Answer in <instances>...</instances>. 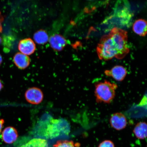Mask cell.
<instances>
[{
  "label": "cell",
  "instance_id": "obj_14",
  "mask_svg": "<svg viewBox=\"0 0 147 147\" xmlns=\"http://www.w3.org/2000/svg\"><path fill=\"white\" fill-rule=\"evenodd\" d=\"M133 30L136 34L139 36H146L147 33L146 21L143 19L137 20L134 24Z\"/></svg>",
  "mask_w": 147,
  "mask_h": 147
},
{
  "label": "cell",
  "instance_id": "obj_21",
  "mask_svg": "<svg viewBox=\"0 0 147 147\" xmlns=\"http://www.w3.org/2000/svg\"><path fill=\"white\" fill-rule=\"evenodd\" d=\"M3 87V84L1 80H0V91L2 89Z\"/></svg>",
  "mask_w": 147,
  "mask_h": 147
},
{
  "label": "cell",
  "instance_id": "obj_20",
  "mask_svg": "<svg viewBox=\"0 0 147 147\" xmlns=\"http://www.w3.org/2000/svg\"><path fill=\"white\" fill-rule=\"evenodd\" d=\"M3 21V18L1 16V12H0V33L2 32V28L1 22Z\"/></svg>",
  "mask_w": 147,
  "mask_h": 147
},
{
  "label": "cell",
  "instance_id": "obj_6",
  "mask_svg": "<svg viewBox=\"0 0 147 147\" xmlns=\"http://www.w3.org/2000/svg\"><path fill=\"white\" fill-rule=\"evenodd\" d=\"M25 96L28 102L33 105L41 103L44 98L43 92L37 87L29 88L25 92Z\"/></svg>",
  "mask_w": 147,
  "mask_h": 147
},
{
  "label": "cell",
  "instance_id": "obj_8",
  "mask_svg": "<svg viewBox=\"0 0 147 147\" xmlns=\"http://www.w3.org/2000/svg\"><path fill=\"white\" fill-rule=\"evenodd\" d=\"M105 74L107 76L111 77L118 82H122L127 74L125 68L122 66L117 65L110 70H106Z\"/></svg>",
  "mask_w": 147,
  "mask_h": 147
},
{
  "label": "cell",
  "instance_id": "obj_2",
  "mask_svg": "<svg viewBox=\"0 0 147 147\" xmlns=\"http://www.w3.org/2000/svg\"><path fill=\"white\" fill-rule=\"evenodd\" d=\"M94 95L97 103H111L116 96L117 84L107 80L95 84Z\"/></svg>",
  "mask_w": 147,
  "mask_h": 147
},
{
  "label": "cell",
  "instance_id": "obj_12",
  "mask_svg": "<svg viewBox=\"0 0 147 147\" xmlns=\"http://www.w3.org/2000/svg\"><path fill=\"white\" fill-rule=\"evenodd\" d=\"M13 61L18 69H24L28 67L30 63V59L27 55L18 53L14 56Z\"/></svg>",
  "mask_w": 147,
  "mask_h": 147
},
{
  "label": "cell",
  "instance_id": "obj_19",
  "mask_svg": "<svg viewBox=\"0 0 147 147\" xmlns=\"http://www.w3.org/2000/svg\"><path fill=\"white\" fill-rule=\"evenodd\" d=\"M4 120L3 119H0V133H1L4 123Z\"/></svg>",
  "mask_w": 147,
  "mask_h": 147
},
{
  "label": "cell",
  "instance_id": "obj_3",
  "mask_svg": "<svg viewBox=\"0 0 147 147\" xmlns=\"http://www.w3.org/2000/svg\"><path fill=\"white\" fill-rule=\"evenodd\" d=\"M111 36L117 52V58L122 59L129 52L127 45V34L126 31L117 27L112 29Z\"/></svg>",
  "mask_w": 147,
  "mask_h": 147
},
{
  "label": "cell",
  "instance_id": "obj_5",
  "mask_svg": "<svg viewBox=\"0 0 147 147\" xmlns=\"http://www.w3.org/2000/svg\"><path fill=\"white\" fill-rule=\"evenodd\" d=\"M97 52L100 60H105L117 58V52L110 35H107L101 38L97 47Z\"/></svg>",
  "mask_w": 147,
  "mask_h": 147
},
{
  "label": "cell",
  "instance_id": "obj_23",
  "mask_svg": "<svg viewBox=\"0 0 147 147\" xmlns=\"http://www.w3.org/2000/svg\"><path fill=\"white\" fill-rule=\"evenodd\" d=\"M1 42H2L1 38V37H0V44H1Z\"/></svg>",
  "mask_w": 147,
  "mask_h": 147
},
{
  "label": "cell",
  "instance_id": "obj_17",
  "mask_svg": "<svg viewBox=\"0 0 147 147\" xmlns=\"http://www.w3.org/2000/svg\"><path fill=\"white\" fill-rule=\"evenodd\" d=\"M80 144L78 143H75L70 140H59L53 146V147H80Z\"/></svg>",
  "mask_w": 147,
  "mask_h": 147
},
{
  "label": "cell",
  "instance_id": "obj_10",
  "mask_svg": "<svg viewBox=\"0 0 147 147\" xmlns=\"http://www.w3.org/2000/svg\"><path fill=\"white\" fill-rule=\"evenodd\" d=\"M18 137L17 130L13 127L5 128L2 132L1 137L3 140L7 144H11L15 142Z\"/></svg>",
  "mask_w": 147,
  "mask_h": 147
},
{
  "label": "cell",
  "instance_id": "obj_16",
  "mask_svg": "<svg viewBox=\"0 0 147 147\" xmlns=\"http://www.w3.org/2000/svg\"><path fill=\"white\" fill-rule=\"evenodd\" d=\"M34 39L36 43L38 45H44L49 41V37L45 31L40 30L35 33Z\"/></svg>",
  "mask_w": 147,
  "mask_h": 147
},
{
  "label": "cell",
  "instance_id": "obj_1",
  "mask_svg": "<svg viewBox=\"0 0 147 147\" xmlns=\"http://www.w3.org/2000/svg\"><path fill=\"white\" fill-rule=\"evenodd\" d=\"M69 125L63 119H54L49 116L43 117L36 129V134L46 139H53L63 135H68Z\"/></svg>",
  "mask_w": 147,
  "mask_h": 147
},
{
  "label": "cell",
  "instance_id": "obj_24",
  "mask_svg": "<svg viewBox=\"0 0 147 147\" xmlns=\"http://www.w3.org/2000/svg\"><path fill=\"white\" fill-rule=\"evenodd\" d=\"M1 137V135L0 136V138Z\"/></svg>",
  "mask_w": 147,
  "mask_h": 147
},
{
  "label": "cell",
  "instance_id": "obj_9",
  "mask_svg": "<svg viewBox=\"0 0 147 147\" xmlns=\"http://www.w3.org/2000/svg\"><path fill=\"white\" fill-rule=\"evenodd\" d=\"M18 49L22 54L30 55L34 52L36 46L34 42L30 38H27L21 40L18 46Z\"/></svg>",
  "mask_w": 147,
  "mask_h": 147
},
{
  "label": "cell",
  "instance_id": "obj_11",
  "mask_svg": "<svg viewBox=\"0 0 147 147\" xmlns=\"http://www.w3.org/2000/svg\"><path fill=\"white\" fill-rule=\"evenodd\" d=\"M49 42L52 48L58 51L62 50L67 45V41L65 38L58 34L51 36L49 38Z\"/></svg>",
  "mask_w": 147,
  "mask_h": 147
},
{
  "label": "cell",
  "instance_id": "obj_4",
  "mask_svg": "<svg viewBox=\"0 0 147 147\" xmlns=\"http://www.w3.org/2000/svg\"><path fill=\"white\" fill-rule=\"evenodd\" d=\"M128 3L126 1H120L115 5L114 13L110 17L115 24L116 22L118 26L126 27L130 25L132 17Z\"/></svg>",
  "mask_w": 147,
  "mask_h": 147
},
{
  "label": "cell",
  "instance_id": "obj_13",
  "mask_svg": "<svg viewBox=\"0 0 147 147\" xmlns=\"http://www.w3.org/2000/svg\"><path fill=\"white\" fill-rule=\"evenodd\" d=\"M133 133L137 138L143 140L146 138L147 135V125L144 122L138 123L134 127Z\"/></svg>",
  "mask_w": 147,
  "mask_h": 147
},
{
  "label": "cell",
  "instance_id": "obj_7",
  "mask_svg": "<svg viewBox=\"0 0 147 147\" xmlns=\"http://www.w3.org/2000/svg\"><path fill=\"white\" fill-rule=\"evenodd\" d=\"M109 121L111 127L118 131L124 129L127 125V119L125 116L119 112L112 114Z\"/></svg>",
  "mask_w": 147,
  "mask_h": 147
},
{
  "label": "cell",
  "instance_id": "obj_22",
  "mask_svg": "<svg viewBox=\"0 0 147 147\" xmlns=\"http://www.w3.org/2000/svg\"><path fill=\"white\" fill-rule=\"evenodd\" d=\"M3 62V58L2 57L1 55L0 54V64H1L2 62Z\"/></svg>",
  "mask_w": 147,
  "mask_h": 147
},
{
  "label": "cell",
  "instance_id": "obj_18",
  "mask_svg": "<svg viewBox=\"0 0 147 147\" xmlns=\"http://www.w3.org/2000/svg\"><path fill=\"white\" fill-rule=\"evenodd\" d=\"M98 147H115V146L113 141L110 140H105L101 142Z\"/></svg>",
  "mask_w": 147,
  "mask_h": 147
},
{
  "label": "cell",
  "instance_id": "obj_15",
  "mask_svg": "<svg viewBox=\"0 0 147 147\" xmlns=\"http://www.w3.org/2000/svg\"><path fill=\"white\" fill-rule=\"evenodd\" d=\"M48 143L46 139L34 138L21 145L20 147H48Z\"/></svg>",
  "mask_w": 147,
  "mask_h": 147
}]
</instances>
